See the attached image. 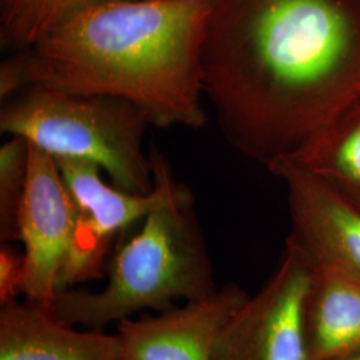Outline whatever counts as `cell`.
<instances>
[{
	"instance_id": "1",
	"label": "cell",
	"mask_w": 360,
	"mask_h": 360,
	"mask_svg": "<svg viewBox=\"0 0 360 360\" xmlns=\"http://www.w3.org/2000/svg\"><path fill=\"white\" fill-rule=\"evenodd\" d=\"M203 84L235 150L296 158L360 99V0H211Z\"/></svg>"
},
{
	"instance_id": "2",
	"label": "cell",
	"mask_w": 360,
	"mask_h": 360,
	"mask_svg": "<svg viewBox=\"0 0 360 360\" xmlns=\"http://www.w3.org/2000/svg\"><path fill=\"white\" fill-rule=\"evenodd\" d=\"M211 0H115L92 7L0 65V99L32 87L135 104L159 129H203Z\"/></svg>"
},
{
	"instance_id": "3",
	"label": "cell",
	"mask_w": 360,
	"mask_h": 360,
	"mask_svg": "<svg viewBox=\"0 0 360 360\" xmlns=\"http://www.w3.org/2000/svg\"><path fill=\"white\" fill-rule=\"evenodd\" d=\"M193 203L191 190L183 184L169 203L116 247L101 291L59 292L49 307L52 314L71 326L104 330L142 312L212 294L218 285Z\"/></svg>"
},
{
	"instance_id": "4",
	"label": "cell",
	"mask_w": 360,
	"mask_h": 360,
	"mask_svg": "<svg viewBox=\"0 0 360 360\" xmlns=\"http://www.w3.org/2000/svg\"><path fill=\"white\" fill-rule=\"evenodd\" d=\"M151 127L142 111L124 99L32 87L3 102L0 131L19 136L52 159H79L104 171L127 193L154 190L144 135Z\"/></svg>"
},
{
	"instance_id": "5",
	"label": "cell",
	"mask_w": 360,
	"mask_h": 360,
	"mask_svg": "<svg viewBox=\"0 0 360 360\" xmlns=\"http://www.w3.org/2000/svg\"><path fill=\"white\" fill-rule=\"evenodd\" d=\"M154 190L131 193L101 176V167L79 159H53L79 210V226L72 257L60 278L59 292L98 279L107 271L110 250L117 236L142 223L151 212L169 203L183 183L174 178L167 158L151 146Z\"/></svg>"
},
{
	"instance_id": "6",
	"label": "cell",
	"mask_w": 360,
	"mask_h": 360,
	"mask_svg": "<svg viewBox=\"0 0 360 360\" xmlns=\"http://www.w3.org/2000/svg\"><path fill=\"white\" fill-rule=\"evenodd\" d=\"M311 274V257L288 236L269 281L224 327L212 360H309Z\"/></svg>"
},
{
	"instance_id": "7",
	"label": "cell",
	"mask_w": 360,
	"mask_h": 360,
	"mask_svg": "<svg viewBox=\"0 0 360 360\" xmlns=\"http://www.w3.org/2000/svg\"><path fill=\"white\" fill-rule=\"evenodd\" d=\"M77 226V203L55 160L30 144L28 178L19 211V242L23 245L20 294L26 299L51 306L75 248Z\"/></svg>"
},
{
	"instance_id": "8",
	"label": "cell",
	"mask_w": 360,
	"mask_h": 360,
	"mask_svg": "<svg viewBox=\"0 0 360 360\" xmlns=\"http://www.w3.org/2000/svg\"><path fill=\"white\" fill-rule=\"evenodd\" d=\"M248 294L235 283L171 309L116 324L124 360H212L224 327Z\"/></svg>"
},
{
	"instance_id": "9",
	"label": "cell",
	"mask_w": 360,
	"mask_h": 360,
	"mask_svg": "<svg viewBox=\"0 0 360 360\" xmlns=\"http://www.w3.org/2000/svg\"><path fill=\"white\" fill-rule=\"evenodd\" d=\"M287 187L290 236L312 262L360 278V206L292 159L269 169Z\"/></svg>"
},
{
	"instance_id": "10",
	"label": "cell",
	"mask_w": 360,
	"mask_h": 360,
	"mask_svg": "<svg viewBox=\"0 0 360 360\" xmlns=\"http://www.w3.org/2000/svg\"><path fill=\"white\" fill-rule=\"evenodd\" d=\"M0 360H124L119 338L58 319L51 309L16 299L0 307Z\"/></svg>"
},
{
	"instance_id": "11",
	"label": "cell",
	"mask_w": 360,
	"mask_h": 360,
	"mask_svg": "<svg viewBox=\"0 0 360 360\" xmlns=\"http://www.w3.org/2000/svg\"><path fill=\"white\" fill-rule=\"evenodd\" d=\"M306 323L309 360H340L360 349V278L312 262Z\"/></svg>"
},
{
	"instance_id": "12",
	"label": "cell",
	"mask_w": 360,
	"mask_h": 360,
	"mask_svg": "<svg viewBox=\"0 0 360 360\" xmlns=\"http://www.w3.org/2000/svg\"><path fill=\"white\" fill-rule=\"evenodd\" d=\"M360 206V99L292 158Z\"/></svg>"
},
{
	"instance_id": "13",
	"label": "cell",
	"mask_w": 360,
	"mask_h": 360,
	"mask_svg": "<svg viewBox=\"0 0 360 360\" xmlns=\"http://www.w3.org/2000/svg\"><path fill=\"white\" fill-rule=\"evenodd\" d=\"M108 1L115 0H1V47L28 49L79 13Z\"/></svg>"
},
{
	"instance_id": "14",
	"label": "cell",
	"mask_w": 360,
	"mask_h": 360,
	"mask_svg": "<svg viewBox=\"0 0 360 360\" xmlns=\"http://www.w3.org/2000/svg\"><path fill=\"white\" fill-rule=\"evenodd\" d=\"M30 144L10 136L0 147V242H19V211L26 191Z\"/></svg>"
},
{
	"instance_id": "15",
	"label": "cell",
	"mask_w": 360,
	"mask_h": 360,
	"mask_svg": "<svg viewBox=\"0 0 360 360\" xmlns=\"http://www.w3.org/2000/svg\"><path fill=\"white\" fill-rule=\"evenodd\" d=\"M23 255H16L8 245L0 251V300L1 303L15 299V292H22Z\"/></svg>"
},
{
	"instance_id": "16",
	"label": "cell",
	"mask_w": 360,
	"mask_h": 360,
	"mask_svg": "<svg viewBox=\"0 0 360 360\" xmlns=\"http://www.w3.org/2000/svg\"><path fill=\"white\" fill-rule=\"evenodd\" d=\"M340 360H360V349L359 351H356V352H354V354H351V355H348L346 358H343V359Z\"/></svg>"
}]
</instances>
